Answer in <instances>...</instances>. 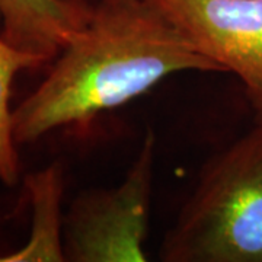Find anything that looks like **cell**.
Wrapping results in <instances>:
<instances>
[{
  "label": "cell",
  "mask_w": 262,
  "mask_h": 262,
  "mask_svg": "<svg viewBox=\"0 0 262 262\" xmlns=\"http://www.w3.org/2000/svg\"><path fill=\"white\" fill-rule=\"evenodd\" d=\"M181 72L222 69L147 0H101L42 83L13 110L15 141L86 130L101 114Z\"/></svg>",
  "instance_id": "obj_1"
},
{
  "label": "cell",
  "mask_w": 262,
  "mask_h": 262,
  "mask_svg": "<svg viewBox=\"0 0 262 262\" xmlns=\"http://www.w3.org/2000/svg\"><path fill=\"white\" fill-rule=\"evenodd\" d=\"M160 258L262 262V121L204 168Z\"/></svg>",
  "instance_id": "obj_2"
},
{
  "label": "cell",
  "mask_w": 262,
  "mask_h": 262,
  "mask_svg": "<svg viewBox=\"0 0 262 262\" xmlns=\"http://www.w3.org/2000/svg\"><path fill=\"white\" fill-rule=\"evenodd\" d=\"M156 136L147 130L120 185L88 189L64 215L66 261L144 262L155 178Z\"/></svg>",
  "instance_id": "obj_3"
},
{
  "label": "cell",
  "mask_w": 262,
  "mask_h": 262,
  "mask_svg": "<svg viewBox=\"0 0 262 262\" xmlns=\"http://www.w3.org/2000/svg\"><path fill=\"white\" fill-rule=\"evenodd\" d=\"M196 48L236 75L262 120V0H147Z\"/></svg>",
  "instance_id": "obj_4"
},
{
  "label": "cell",
  "mask_w": 262,
  "mask_h": 262,
  "mask_svg": "<svg viewBox=\"0 0 262 262\" xmlns=\"http://www.w3.org/2000/svg\"><path fill=\"white\" fill-rule=\"evenodd\" d=\"M92 9L84 0H0L2 35L47 63L84 28Z\"/></svg>",
  "instance_id": "obj_5"
},
{
  "label": "cell",
  "mask_w": 262,
  "mask_h": 262,
  "mask_svg": "<svg viewBox=\"0 0 262 262\" xmlns=\"http://www.w3.org/2000/svg\"><path fill=\"white\" fill-rule=\"evenodd\" d=\"M32 222L25 246L9 255L0 256V262H61L66 261L61 214L64 195V172L60 163L29 173L25 178Z\"/></svg>",
  "instance_id": "obj_6"
},
{
  "label": "cell",
  "mask_w": 262,
  "mask_h": 262,
  "mask_svg": "<svg viewBox=\"0 0 262 262\" xmlns=\"http://www.w3.org/2000/svg\"><path fill=\"white\" fill-rule=\"evenodd\" d=\"M46 61L9 44L0 35V181L8 187L16 185L19 160L13 137V111L10 110V88L22 70L37 69Z\"/></svg>",
  "instance_id": "obj_7"
},
{
  "label": "cell",
  "mask_w": 262,
  "mask_h": 262,
  "mask_svg": "<svg viewBox=\"0 0 262 262\" xmlns=\"http://www.w3.org/2000/svg\"><path fill=\"white\" fill-rule=\"evenodd\" d=\"M259 121H262V120H259Z\"/></svg>",
  "instance_id": "obj_8"
}]
</instances>
